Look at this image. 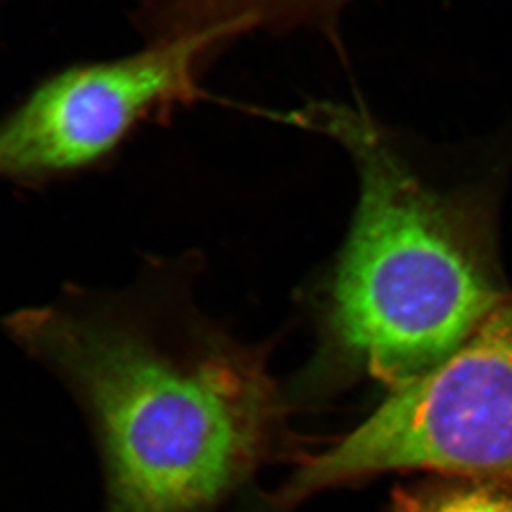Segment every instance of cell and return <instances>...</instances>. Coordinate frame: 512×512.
Masks as SVG:
<instances>
[{"label": "cell", "mask_w": 512, "mask_h": 512, "mask_svg": "<svg viewBox=\"0 0 512 512\" xmlns=\"http://www.w3.org/2000/svg\"><path fill=\"white\" fill-rule=\"evenodd\" d=\"M10 326L89 409L115 512L205 511L265 444L273 394L242 356L175 355L110 308L50 306Z\"/></svg>", "instance_id": "obj_1"}, {"label": "cell", "mask_w": 512, "mask_h": 512, "mask_svg": "<svg viewBox=\"0 0 512 512\" xmlns=\"http://www.w3.org/2000/svg\"><path fill=\"white\" fill-rule=\"evenodd\" d=\"M291 124L341 143L360 203L331 295V331L351 365L398 389L458 350L504 300L466 205L429 187L355 105L320 102Z\"/></svg>", "instance_id": "obj_2"}, {"label": "cell", "mask_w": 512, "mask_h": 512, "mask_svg": "<svg viewBox=\"0 0 512 512\" xmlns=\"http://www.w3.org/2000/svg\"><path fill=\"white\" fill-rule=\"evenodd\" d=\"M512 481V300L340 443L308 459L286 499L386 471Z\"/></svg>", "instance_id": "obj_3"}, {"label": "cell", "mask_w": 512, "mask_h": 512, "mask_svg": "<svg viewBox=\"0 0 512 512\" xmlns=\"http://www.w3.org/2000/svg\"><path fill=\"white\" fill-rule=\"evenodd\" d=\"M237 37L220 27L153 40L50 75L0 119V178L39 182L102 162L140 125L200 99L207 65Z\"/></svg>", "instance_id": "obj_4"}, {"label": "cell", "mask_w": 512, "mask_h": 512, "mask_svg": "<svg viewBox=\"0 0 512 512\" xmlns=\"http://www.w3.org/2000/svg\"><path fill=\"white\" fill-rule=\"evenodd\" d=\"M350 0H142L138 25L150 40L175 39L203 30L273 32L335 24Z\"/></svg>", "instance_id": "obj_5"}, {"label": "cell", "mask_w": 512, "mask_h": 512, "mask_svg": "<svg viewBox=\"0 0 512 512\" xmlns=\"http://www.w3.org/2000/svg\"><path fill=\"white\" fill-rule=\"evenodd\" d=\"M398 512H512V496L483 486L446 489L403 496Z\"/></svg>", "instance_id": "obj_6"}]
</instances>
